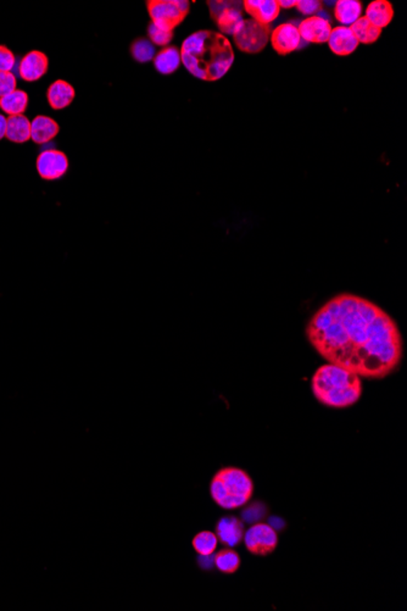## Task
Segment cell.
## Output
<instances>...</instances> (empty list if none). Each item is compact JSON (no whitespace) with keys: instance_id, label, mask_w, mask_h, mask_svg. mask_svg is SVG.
<instances>
[{"instance_id":"4dcf8cb0","label":"cell","mask_w":407,"mask_h":611,"mask_svg":"<svg viewBox=\"0 0 407 611\" xmlns=\"http://www.w3.org/2000/svg\"><path fill=\"white\" fill-rule=\"evenodd\" d=\"M6 125H8V119L0 114V141L5 138L6 134Z\"/></svg>"},{"instance_id":"ba28073f","label":"cell","mask_w":407,"mask_h":611,"mask_svg":"<svg viewBox=\"0 0 407 611\" xmlns=\"http://www.w3.org/2000/svg\"><path fill=\"white\" fill-rule=\"evenodd\" d=\"M39 176L45 181H55L69 171V158L64 151L48 149L39 154L36 161Z\"/></svg>"},{"instance_id":"f546056e","label":"cell","mask_w":407,"mask_h":611,"mask_svg":"<svg viewBox=\"0 0 407 611\" xmlns=\"http://www.w3.org/2000/svg\"><path fill=\"white\" fill-rule=\"evenodd\" d=\"M296 9L303 15L315 16L322 9V3L318 0H299L296 3Z\"/></svg>"},{"instance_id":"277c9868","label":"cell","mask_w":407,"mask_h":611,"mask_svg":"<svg viewBox=\"0 0 407 611\" xmlns=\"http://www.w3.org/2000/svg\"><path fill=\"white\" fill-rule=\"evenodd\" d=\"M253 478L244 470L223 467L211 480V499L224 510L243 508L253 498Z\"/></svg>"},{"instance_id":"4316f807","label":"cell","mask_w":407,"mask_h":611,"mask_svg":"<svg viewBox=\"0 0 407 611\" xmlns=\"http://www.w3.org/2000/svg\"><path fill=\"white\" fill-rule=\"evenodd\" d=\"M148 36H149V40H151V43L154 44V45H159V47H168V43L171 42L172 38H173V32H166V31L160 30L158 27L155 26L154 23L151 22V25L148 26Z\"/></svg>"},{"instance_id":"484cf974","label":"cell","mask_w":407,"mask_h":611,"mask_svg":"<svg viewBox=\"0 0 407 611\" xmlns=\"http://www.w3.org/2000/svg\"><path fill=\"white\" fill-rule=\"evenodd\" d=\"M131 54H132L134 60L141 63V64H146V63L154 60L156 50H155L154 44L151 43L149 39L138 38L131 45Z\"/></svg>"},{"instance_id":"9a60e30c","label":"cell","mask_w":407,"mask_h":611,"mask_svg":"<svg viewBox=\"0 0 407 611\" xmlns=\"http://www.w3.org/2000/svg\"><path fill=\"white\" fill-rule=\"evenodd\" d=\"M76 95V91L69 82L64 80H58L53 82L47 91L48 103L54 110H63L72 103Z\"/></svg>"},{"instance_id":"d4e9b609","label":"cell","mask_w":407,"mask_h":611,"mask_svg":"<svg viewBox=\"0 0 407 611\" xmlns=\"http://www.w3.org/2000/svg\"><path fill=\"white\" fill-rule=\"evenodd\" d=\"M219 544V539L211 531H202L192 541L194 551L200 556H212Z\"/></svg>"},{"instance_id":"83f0119b","label":"cell","mask_w":407,"mask_h":611,"mask_svg":"<svg viewBox=\"0 0 407 611\" xmlns=\"http://www.w3.org/2000/svg\"><path fill=\"white\" fill-rule=\"evenodd\" d=\"M18 80L13 72H0V98L16 91Z\"/></svg>"},{"instance_id":"1f68e13d","label":"cell","mask_w":407,"mask_h":611,"mask_svg":"<svg viewBox=\"0 0 407 611\" xmlns=\"http://www.w3.org/2000/svg\"><path fill=\"white\" fill-rule=\"evenodd\" d=\"M296 3H298V0H291V1H288V0H279L278 5L279 8H283V9H291V8H294V6H296Z\"/></svg>"},{"instance_id":"7a4b0ae2","label":"cell","mask_w":407,"mask_h":611,"mask_svg":"<svg viewBox=\"0 0 407 611\" xmlns=\"http://www.w3.org/2000/svg\"><path fill=\"white\" fill-rule=\"evenodd\" d=\"M180 59L194 77L215 82L229 71L234 63L231 42L222 33L214 31H197L185 39Z\"/></svg>"},{"instance_id":"7402d4cb","label":"cell","mask_w":407,"mask_h":611,"mask_svg":"<svg viewBox=\"0 0 407 611\" xmlns=\"http://www.w3.org/2000/svg\"><path fill=\"white\" fill-rule=\"evenodd\" d=\"M28 94L26 92L21 90L11 92L9 94L5 95L3 98H0V109L8 114L9 117L13 115H23V112H26L28 107Z\"/></svg>"},{"instance_id":"5bb4252c","label":"cell","mask_w":407,"mask_h":611,"mask_svg":"<svg viewBox=\"0 0 407 611\" xmlns=\"http://www.w3.org/2000/svg\"><path fill=\"white\" fill-rule=\"evenodd\" d=\"M359 40L350 30V27H335L330 32L328 45L335 55L347 56L355 52L359 47Z\"/></svg>"},{"instance_id":"8992f818","label":"cell","mask_w":407,"mask_h":611,"mask_svg":"<svg viewBox=\"0 0 407 611\" xmlns=\"http://www.w3.org/2000/svg\"><path fill=\"white\" fill-rule=\"evenodd\" d=\"M271 36V27L260 25L251 18L243 20L236 32L233 33V39L237 48L242 52L248 54H256L264 50L268 43Z\"/></svg>"},{"instance_id":"9c48e42d","label":"cell","mask_w":407,"mask_h":611,"mask_svg":"<svg viewBox=\"0 0 407 611\" xmlns=\"http://www.w3.org/2000/svg\"><path fill=\"white\" fill-rule=\"evenodd\" d=\"M271 44L279 55H288L301 47V37L292 22L282 23L271 32Z\"/></svg>"},{"instance_id":"ffe728a7","label":"cell","mask_w":407,"mask_h":611,"mask_svg":"<svg viewBox=\"0 0 407 611\" xmlns=\"http://www.w3.org/2000/svg\"><path fill=\"white\" fill-rule=\"evenodd\" d=\"M5 137L10 142L26 143L31 139V121L25 115H13L8 117Z\"/></svg>"},{"instance_id":"2e32d148","label":"cell","mask_w":407,"mask_h":611,"mask_svg":"<svg viewBox=\"0 0 407 611\" xmlns=\"http://www.w3.org/2000/svg\"><path fill=\"white\" fill-rule=\"evenodd\" d=\"M60 131V126L54 119L38 115L31 121V139L36 144H45L55 138Z\"/></svg>"},{"instance_id":"7c38bea8","label":"cell","mask_w":407,"mask_h":611,"mask_svg":"<svg viewBox=\"0 0 407 611\" xmlns=\"http://www.w3.org/2000/svg\"><path fill=\"white\" fill-rule=\"evenodd\" d=\"M215 534L219 542L228 548L239 546L244 537L245 529L243 521L236 517H223L216 524Z\"/></svg>"},{"instance_id":"d6986e66","label":"cell","mask_w":407,"mask_h":611,"mask_svg":"<svg viewBox=\"0 0 407 611\" xmlns=\"http://www.w3.org/2000/svg\"><path fill=\"white\" fill-rule=\"evenodd\" d=\"M364 16L369 18L374 26L381 30L383 27L388 26L394 18V9L389 1L376 0L367 6Z\"/></svg>"},{"instance_id":"603a6c76","label":"cell","mask_w":407,"mask_h":611,"mask_svg":"<svg viewBox=\"0 0 407 611\" xmlns=\"http://www.w3.org/2000/svg\"><path fill=\"white\" fill-rule=\"evenodd\" d=\"M350 30L352 31L356 39L359 40V43H374L381 35V28L374 26L366 16H361L355 23H352Z\"/></svg>"},{"instance_id":"44dd1931","label":"cell","mask_w":407,"mask_h":611,"mask_svg":"<svg viewBox=\"0 0 407 611\" xmlns=\"http://www.w3.org/2000/svg\"><path fill=\"white\" fill-rule=\"evenodd\" d=\"M362 13V3L357 0H339L335 3V16L342 26H352Z\"/></svg>"},{"instance_id":"e0dca14e","label":"cell","mask_w":407,"mask_h":611,"mask_svg":"<svg viewBox=\"0 0 407 611\" xmlns=\"http://www.w3.org/2000/svg\"><path fill=\"white\" fill-rule=\"evenodd\" d=\"M243 1H231L226 9L219 13L214 21L217 23L219 30L224 35H233L240 23L243 22Z\"/></svg>"},{"instance_id":"f1b7e54d","label":"cell","mask_w":407,"mask_h":611,"mask_svg":"<svg viewBox=\"0 0 407 611\" xmlns=\"http://www.w3.org/2000/svg\"><path fill=\"white\" fill-rule=\"evenodd\" d=\"M16 63V58L9 48L0 45V72H11Z\"/></svg>"},{"instance_id":"4fadbf2b","label":"cell","mask_w":407,"mask_h":611,"mask_svg":"<svg viewBox=\"0 0 407 611\" xmlns=\"http://www.w3.org/2000/svg\"><path fill=\"white\" fill-rule=\"evenodd\" d=\"M243 8L253 18L251 20L265 26H270L281 11L277 0H245Z\"/></svg>"},{"instance_id":"6da1fadb","label":"cell","mask_w":407,"mask_h":611,"mask_svg":"<svg viewBox=\"0 0 407 611\" xmlns=\"http://www.w3.org/2000/svg\"><path fill=\"white\" fill-rule=\"evenodd\" d=\"M306 337L320 357L361 379H384L403 362L396 321L376 303L350 293L326 301L308 323Z\"/></svg>"},{"instance_id":"ac0fdd59","label":"cell","mask_w":407,"mask_h":611,"mask_svg":"<svg viewBox=\"0 0 407 611\" xmlns=\"http://www.w3.org/2000/svg\"><path fill=\"white\" fill-rule=\"evenodd\" d=\"M155 69L158 70L161 75H171L176 72L180 67L182 59H180V50L173 45L161 49L154 58Z\"/></svg>"},{"instance_id":"8fae6325","label":"cell","mask_w":407,"mask_h":611,"mask_svg":"<svg viewBox=\"0 0 407 611\" xmlns=\"http://www.w3.org/2000/svg\"><path fill=\"white\" fill-rule=\"evenodd\" d=\"M298 31L301 39H304L305 42L321 44L328 42L332 27L327 18H322L320 15H315L301 21L300 25L298 26Z\"/></svg>"},{"instance_id":"cb8c5ba5","label":"cell","mask_w":407,"mask_h":611,"mask_svg":"<svg viewBox=\"0 0 407 611\" xmlns=\"http://www.w3.org/2000/svg\"><path fill=\"white\" fill-rule=\"evenodd\" d=\"M214 566L219 573L232 575L240 568V556L232 548H223L214 556Z\"/></svg>"},{"instance_id":"5b68a950","label":"cell","mask_w":407,"mask_h":611,"mask_svg":"<svg viewBox=\"0 0 407 611\" xmlns=\"http://www.w3.org/2000/svg\"><path fill=\"white\" fill-rule=\"evenodd\" d=\"M146 8L151 22L160 30L173 32L188 15L190 3L187 0H149Z\"/></svg>"},{"instance_id":"3957f363","label":"cell","mask_w":407,"mask_h":611,"mask_svg":"<svg viewBox=\"0 0 407 611\" xmlns=\"http://www.w3.org/2000/svg\"><path fill=\"white\" fill-rule=\"evenodd\" d=\"M311 391L322 405L332 409H345L360 401L364 387L359 374L328 362L315 371Z\"/></svg>"},{"instance_id":"52a82bcc","label":"cell","mask_w":407,"mask_h":611,"mask_svg":"<svg viewBox=\"0 0 407 611\" xmlns=\"http://www.w3.org/2000/svg\"><path fill=\"white\" fill-rule=\"evenodd\" d=\"M243 541L250 554L257 556H270L278 546V534L268 524L257 522L248 531H245Z\"/></svg>"},{"instance_id":"30bf717a","label":"cell","mask_w":407,"mask_h":611,"mask_svg":"<svg viewBox=\"0 0 407 611\" xmlns=\"http://www.w3.org/2000/svg\"><path fill=\"white\" fill-rule=\"evenodd\" d=\"M49 59L43 52L32 50L18 64V76L26 82H36L48 72Z\"/></svg>"}]
</instances>
